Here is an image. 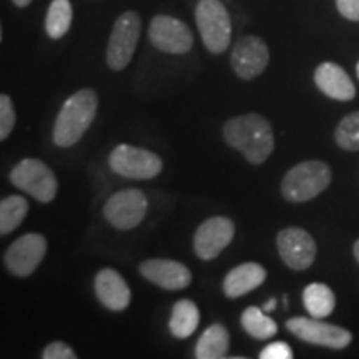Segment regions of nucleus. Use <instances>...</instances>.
Listing matches in <instances>:
<instances>
[{
	"instance_id": "1",
	"label": "nucleus",
	"mask_w": 359,
	"mask_h": 359,
	"mask_svg": "<svg viewBox=\"0 0 359 359\" xmlns=\"http://www.w3.org/2000/svg\"><path fill=\"white\" fill-rule=\"evenodd\" d=\"M223 138L255 167L263 165L275 150L271 123L259 114L233 116L223 125Z\"/></svg>"
},
{
	"instance_id": "2",
	"label": "nucleus",
	"mask_w": 359,
	"mask_h": 359,
	"mask_svg": "<svg viewBox=\"0 0 359 359\" xmlns=\"http://www.w3.org/2000/svg\"><path fill=\"white\" fill-rule=\"evenodd\" d=\"M98 110V95L93 88H82L69 97L58 111L53 142L60 148H70L82 140Z\"/></svg>"
},
{
	"instance_id": "3",
	"label": "nucleus",
	"mask_w": 359,
	"mask_h": 359,
	"mask_svg": "<svg viewBox=\"0 0 359 359\" xmlns=\"http://www.w3.org/2000/svg\"><path fill=\"white\" fill-rule=\"evenodd\" d=\"M331 168L320 160H309L294 165L281 182V195L291 203H304L316 198L330 187Z\"/></svg>"
},
{
	"instance_id": "4",
	"label": "nucleus",
	"mask_w": 359,
	"mask_h": 359,
	"mask_svg": "<svg viewBox=\"0 0 359 359\" xmlns=\"http://www.w3.org/2000/svg\"><path fill=\"white\" fill-rule=\"evenodd\" d=\"M195 20L205 47L212 53H223L231 42V19L219 0H200Z\"/></svg>"
},
{
	"instance_id": "5",
	"label": "nucleus",
	"mask_w": 359,
	"mask_h": 359,
	"mask_svg": "<svg viewBox=\"0 0 359 359\" xmlns=\"http://www.w3.org/2000/svg\"><path fill=\"white\" fill-rule=\"evenodd\" d=\"M11 183L29 193L40 203H50L58 191L55 173L47 163L37 158H25L17 163L11 172Z\"/></svg>"
},
{
	"instance_id": "6",
	"label": "nucleus",
	"mask_w": 359,
	"mask_h": 359,
	"mask_svg": "<svg viewBox=\"0 0 359 359\" xmlns=\"http://www.w3.org/2000/svg\"><path fill=\"white\" fill-rule=\"evenodd\" d=\"M109 165L111 172L128 180H151L158 177L163 168V161L154 151L127 143L111 150Z\"/></svg>"
},
{
	"instance_id": "7",
	"label": "nucleus",
	"mask_w": 359,
	"mask_h": 359,
	"mask_svg": "<svg viewBox=\"0 0 359 359\" xmlns=\"http://www.w3.org/2000/svg\"><path fill=\"white\" fill-rule=\"evenodd\" d=\"M142 20L137 12L128 11L116 19L109 39V47H107V64L110 70L120 72L127 69L137 50Z\"/></svg>"
},
{
	"instance_id": "8",
	"label": "nucleus",
	"mask_w": 359,
	"mask_h": 359,
	"mask_svg": "<svg viewBox=\"0 0 359 359\" xmlns=\"http://www.w3.org/2000/svg\"><path fill=\"white\" fill-rule=\"evenodd\" d=\"M148 200L137 188H125L114 193L103 205V217L116 230H133L145 219Z\"/></svg>"
},
{
	"instance_id": "9",
	"label": "nucleus",
	"mask_w": 359,
	"mask_h": 359,
	"mask_svg": "<svg viewBox=\"0 0 359 359\" xmlns=\"http://www.w3.org/2000/svg\"><path fill=\"white\" fill-rule=\"evenodd\" d=\"M286 330L304 343L331 349H343L351 343L353 334L344 327L320 321V318H291L286 321Z\"/></svg>"
},
{
	"instance_id": "10",
	"label": "nucleus",
	"mask_w": 359,
	"mask_h": 359,
	"mask_svg": "<svg viewBox=\"0 0 359 359\" xmlns=\"http://www.w3.org/2000/svg\"><path fill=\"white\" fill-rule=\"evenodd\" d=\"M47 255V240L40 233H27L17 238L4 255V264L12 275L30 276Z\"/></svg>"
},
{
	"instance_id": "11",
	"label": "nucleus",
	"mask_w": 359,
	"mask_h": 359,
	"mask_svg": "<svg viewBox=\"0 0 359 359\" xmlns=\"http://www.w3.org/2000/svg\"><path fill=\"white\" fill-rule=\"evenodd\" d=\"M235 238V223L226 217H212L205 219L193 236V250L203 262H212Z\"/></svg>"
},
{
	"instance_id": "12",
	"label": "nucleus",
	"mask_w": 359,
	"mask_h": 359,
	"mask_svg": "<svg viewBox=\"0 0 359 359\" xmlns=\"http://www.w3.org/2000/svg\"><path fill=\"white\" fill-rule=\"evenodd\" d=\"M151 45L165 53L183 55L193 47V34L185 22L170 15H156L148 27Z\"/></svg>"
},
{
	"instance_id": "13",
	"label": "nucleus",
	"mask_w": 359,
	"mask_h": 359,
	"mask_svg": "<svg viewBox=\"0 0 359 359\" xmlns=\"http://www.w3.org/2000/svg\"><path fill=\"white\" fill-rule=\"evenodd\" d=\"M278 253L286 266L294 271H304L316 258V241L303 228L290 226L278 233Z\"/></svg>"
},
{
	"instance_id": "14",
	"label": "nucleus",
	"mask_w": 359,
	"mask_h": 359,
	"mask_svg": "<svg viewBox=\"0 0 359 359\" xmlns=\"http://www.w3.org/2000/svg\"><path fill=\"white\" fill-rule=\"evenodd\" d=\"M230 60L238 77L243 80L257 79L269 62L268 45L257 35H246L235 43Z\"/></svg>"
},
{
	"instance_id": "15",
	"label": "nucleus",
	"mask_w": 359,
	"mask_h": 359,
	"mask_svg": "<svg viewBox=\"0 0 359 359\" xmlns=\"http://www.w3.org/2000/svg\"><path fill=\"white\" fill-rule=\"evenodd\" d=\"M138 271H140V275L145 278L147 281L154 283V285L168 291L185 290L191 283L190 269H188L183 263L175 262V259H145V262H142L140 266H138Z\"/></svg>"
},
{
	"instance_id": "16",
	"label": "nucleus",
	"mask_w": 359,
	"mask_h": 359,
	"mask_svg": "<svg viewBox=\"0 0 359 359\" xmlns=\"http://www.w3.org/2000/svg\"><path fill=\"white\" fill-rule=\"evenodd\" d=\"M95 294L98 302L114 313L125 311L130 306V299H132L127 281L114 268H103L97 273Z\"/></svg>"
},
{
	"instance_id": "17",
	"label": "nucleus",
	"mask_w": 359,
	"mask_h": 359,
	"mask_svg": "<svg viewBox=\"0 0 359 359\" xmlns=\"http://www.w3.org/2000/svg\"><path fill=\"white\" fill-rule=\"evenodd\" d=\"M314 83L326 97L339 102H349L356 97L353 80L338 64L325 62L314 72Z\"/></svg>"
},
{
	"instance_id": "18",
	"label": "nucleus",
	"mask_w": 359,
	"mask_h": 359,
	"mask_svg": "<svg viewBox=\"0 0 359 359\" xmlns=\"http://www.w3.org/2000/svg\"><path fill=\"white\" fill-rule=\"evenodd\" d=\"M266 269L259 263H241L226 273L223 280V293L228 299H238L262 286L266 281Z\"/></svg>"
},
{
	"instance_id": "19",
	"label": "nucleus",
	"mask_w": 359,
	"mask_h": 359,
	"mask_svg": "<svg viewBox=\"0 0 359 359\" xmlns=\"http://www.w3.org/2000/svg\"><path fill=\"white\" fill-rule=\"evenodd\" d=\"M230 351V333L223 325L215 323L208 326L196 341L195 358L196 359H223Z\"/></svg>"
},
{
	"instance_id": "20",
	"label": "nucleus",
	"mask_w": 359,
	"mask_h": 359,
	"mask_svg": "<svg viewBox=\"0 0 359 359\" xmlns=\"http://www.w3.org/2000/svg\"><path fill=\"white\" fill-rule=\"evenodd\" d=\"M200 325V309L191 299H178L172 308L168 327L172 336L177 339H187L195 333Z\"/></svg>"
},
{
	"instance_id": "21",
	"label": "nucleus",
	"mask_w": 359,
	"mask_h": 359,
	"mask_svg": "<svg viewBox=\"0 0 359 359\" xmlns=\"http://www.w3.org/2000/svg\"><path fill=\"white\" fill-rule=\"evenodd\" d=\"M303 303L306 311L311 314L313 318H323L330 316L334 311L336 306V296L333 290L323 283H311L303 291Z\"/></svg>"
},
{
	"instance_id": "22",
	"label": "nucleus",
	"mask_w": 359,
	"mask_h": 359,
	"mask_svg": "<svg viewBox=\"0 0 359 359\" xmlns=\"http://www.w3.org/2000/svg\"><path fill=\"white\" fill-rule=\"evenodd\" d=\"M27 213H29V201L20 195H11L0 201V235L8 233L20 226Z\"/></svg>"
},
{
	"instance_id": "23",
	"label": "nucleus",
	"mask_w": 359,
	"mask_h": 359,
	"mask_svg": "<svg viewBox=\"0 0 359 359\" xmlns=\"http://www.w3.org/2000/svg\"><path fill=\"white\" fill-rule=\"evenodd\" d=\"M241 326L253 339H269L278 333V325L273 318L264 314L262 308L250 306L241 314Z\"/></svg>"
},
{
	"instance_id": "24",
	"label": "nucleus",
	"mask_w": 359,
	"mask_h": 359,
	"mask_svg": "<svg viewBox=\"0 0 359 359\" xmlns=\"http://www.w3.org/2000/svg\"><path fill=\"white\" fill-rule=\"evenodd\" d=\"M74 11L70 0H52L45 17V32L53 40L62 39L70 30Z\"/></svg>"
},
{
	"instance_id": "25",
	"label": "nucleus",
	"mask_w": 359,
	"mask_h": 359,
	"mask_svg": "<svg viewBox=\"0 0 359 359\" xmlns=\"http://www.w3.org/2000/svg\"><path fill=\"white\" fill-rule=\"evenodd\" d=\"M336 143L348 151L359 150V111L349 114L341 120L334 132Z\"/></svg>"
},
{
	"instance_id": "26",
	"label": "nucleus",
	"mask_w": 359,
	"mask_h": 359,
	"mask_svg": "<svg viewBox=\"0 0 359 359\" xmlns=\"http://www.w3.org/2000/svg\"><path fill=\"white\" fill-rule=\"evenodd\" d=\"M15 120L17 115L11 97L4 93L0 95V140H7V137L15 127Z\"/></svg>"
},
{
	"instance_id": "27",
	"label": "nucleus",
	"mask_w": 359,
	"mask_h": 359,
	"mask_svg": "<svg viewBox=\"0 0 359 359\" xmlns=\"http://www.w3.org/2000/svg\"><path fill=\"white\" fill-rule=\"evenodd\" d=\"M293 358V349L285 341H276V343L268 344L266 348L259 353V359H291Z\"/></svg>"
},
{
	"instance_id": "28",
	"label": "nucleus",
	"mask_w": 359,
	"mask_h": 359,
	"mask_svg": "<svg viewBox=\"0 0 359 359\" xmlns=\"http://www.w3.org/2000/svg\"><path fill=\"white\" fill-rule=\"evenodd\" d=\"M42 358L43 359H75L77 358V353H75L69 344L62 343V341H53V343H50L43 349Z\"/></svg>"
},
{
	"instance_id": "29",
	"label": "nucleus",
	"mask_w": 359,
	"mask_h": 359,
	"mask_svg": "<svg viewBox=\"0 0 359 359\" xmlns=\"http://www.w3.org/2000/svg\"><path fill=\"white\" fill-rule=\"evenodd\" d=\"M336 7L344 19L359 22V0H336Z\"/></svg>"
},
{
	"instance_id": "30",
	"label": "nucleus",
	"mask_w": 359,
	"mask_h": 359,
	"mask_svg": "<svg viewBox=\"0 0 359 359\" xmlns=\"http://www.w3.org/2000/svg\"><path fill=\"white\" fill-rule=\"evenodd\" d=\"M275 308H276V299H275V298L268 299V302H266V303H264V304H263V306H262V309H263V311H264V313H271V311H273V309H275Z\"/></svg>"
},
{
	"instance_id": "31",
	"label": "nucleus",
	"mask_w": 359,
	"mask_h": 359,
	"mask_svg": "<svg viewBox=\"0 0 359 359\" xmlns=\"http://www.w3.org/2000/svg\"><path fill=\"white\" fill-rule=\"evenodd\" d=\"M12 2L15 4V6L19 8H25V7L30 6V2H32V0H12Z\"/></svg>"
},
{
	"instance_id": "32",
	"label": "nucleus",
	"mask_w": 359,
	"mask_h": 359,
	"mask_svg": "<svg viewBox=\"0 0 359 359\" xmlns=\"http://www.w3.org/2000/svg\"><path fill=\"white\" fill-rule=\"evenodd\" d=\"M353 253H354V258H356L358 263H359V240L353 246Z\"/></svg>"
},
{
	"instance_id": "33",
	"label": "nucleus",
	"mask_w": 359,
	"mask_h": 359,
	"mask_svg": "<svg viewBox=\"0 0 359 359\" xmlns=\"http://www.w3.org/2000/svg\"><path fill=\"white\" fill-rule=\"evenodd\" d=\"M356 74H358V79H359V62H358V65H356Z\"/></svg>"
}]
</instances>
